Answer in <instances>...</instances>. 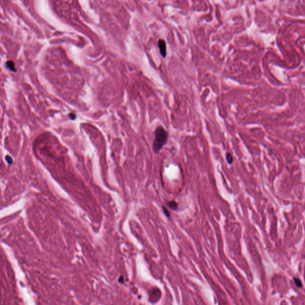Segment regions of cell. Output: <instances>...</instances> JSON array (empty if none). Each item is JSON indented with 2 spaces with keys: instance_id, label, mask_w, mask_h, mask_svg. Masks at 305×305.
I'll use <instances>...</instances> for the list:
<instances>
[{
  "instance_id": "1",
  "label": "cell",
  "mask_w": 305,
  "mask_h": 305,
  "mask_svg": "<svg viewBox=\"0 0 305 305\" xmlns=\"http://www.w3.org/2000/svg\"><path fill=\"white\" fill-rule=\"evenodd\" d=\"M169 138V133L162 126H158L154 131V139L152 144L154 152L159 153L166 145Z\"/></svg>"
},
{
  "instance_id": "2",
  "label": "cell",
  "mask_w": 305,
  "mask_h": 305,
  "mask_svg": "<svg viewBox=\"0 0 305 305\" xmlns=\"http://www.w3.org/2000/svg\"><path fill=\"white\" fill-rule=\"evenodd\" d=\"M160 52L163 57L165 58L166 56V44L163 40H160L158 42Z\"/></svg>"
},
{
  "instance_id": "3",
  "label": "cell",
  "mask_w": 305,
  "mask_h": 305,
  "mask_svg": "<svg viewBox=\"0 0 305 305\" xmlns=\"http://www.w3.org/2000/svg\"><path fill=\"white\" fill-rule=\"evenodd\" d=\"M6 66L8 69L10 70L11 71H12V72H16L14 64L13 62H11V61H8V62H7Z\"/></svg>"
},
{
  "instance_id": "4",
  "label": "cell",
  "mask_w": 305,
  "mask_h": 305,
  "mask_svg": "<svg viewBox=\"0 0 305 305\" xmlns=\"http://www.w3.org/2000/svg\"><path fill=\"white\" fill-rule=\"evenodd\" d=\"M226 161H227V162L228 163L229 165H231V164L232 163V162H233V161H234L233 156H232V154L230 153V152H227L226 153Z\"/></svg>"
},
{
  "instance_id": "5",
  "label": "cell",
  "mask_w": 305,
  "mask_h": 305,
  "mask_svg": "<svg viewBox=\"0 0 305 305\" xmlns=\"http://www.w3.org/2000/svg\"><path fill=\"white\" fill-rule=\"evenodd\" d=\"M168 204H169L168 206H169L170 208L174 209V210H175V209L178 208V204L175 201H171V202L168 203Z\"/></svg>"
},
{
  "instance_id": "6",
  "label": "cell",
  "mask_w": 305,
  "mask_h": 305,
  "mask_svg": "<svg viewBox=\"0 0 305 305\" xmlns=\"http://www.w3.org/2000/svg\"><path fill=\"white\" fill-rule=\"evenodd\" d=\"M294 283H295L296 285H297V287H299V288H302V283L301 282V281H300L299 278H294Z\"/></svg>"
},
{
  "instance_id": "7",
  "label": "cell",
  "mask_w": 305,
  "mask_h": 305,
  "mask_svg": "<svg viewBox=\"0 0 305 305\" xmlns=\"http://www.w3.org/2000/svg\"><path fill=\"white\" fill-rule=\"evenodd\" d=\"M69 117L71 120H73L76 119L77 116H76V114H75V113H70L69 114Z\"/></svg>"
},
{
  "instance_id": "8",
  "label": "cell",
  "mask_w": 305,
  "mask_h": 305,
  "mask_svg": "<svg viewBox=\"0 0 305 305\" xmlns=\"http://www.w3.org/2000/svg\"><path fill=\"white\" fill-rule=\"evenodd\" d=\"M5 160H6V161L7 162H8V164H11L13 163V159L11 157L9 156H5Z\"/></svg>"
},
{
  "instance_id": "9",
  "label": "cell",
  "mask_w": 305,
  "mask_h": 305,
  "mask_svg": "<svg viewBox=\"0 0 305 305\" xmlns=\"http://www.w3.org/2000/svg\"><path fill=\"white\" fill-rule=\"evenodd\" d=\"M163 209H164V212H165V215H166V216H169V215H170V213L169 212H168V210H167L166 209H165V208H163Z\"/></svg>"
},
{
  "instance_id": "10",
  "label": "cell",
  "mask_w": 305,
  "mask_h": 305,
  "mask_svg": "<svg viewBox=\"0 0 305 305\" xmlns=\"http://www.w3.org/2000/svg\"><path fill=\"white\" fill-rule=\"evenodd\" d=\"M119 281H120V283H123V277H120V278L119 279Z\"/></svg>"
}]
</instances>
